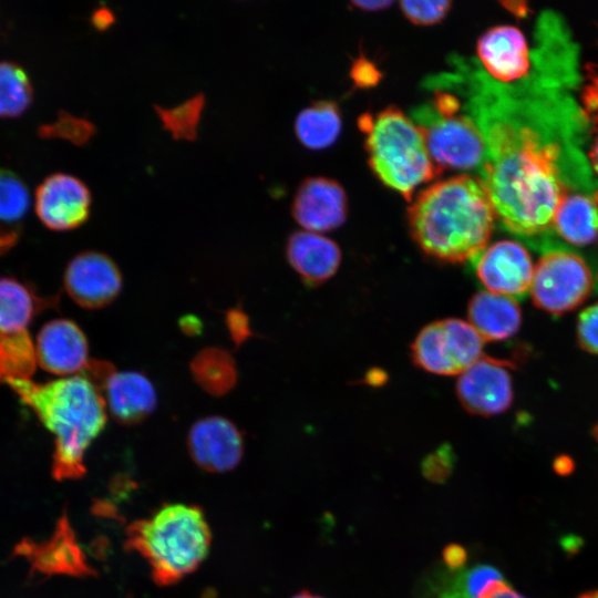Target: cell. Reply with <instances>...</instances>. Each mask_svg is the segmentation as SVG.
Segmentation results:
<instances>
[{"label": "cell", "mask_w": 598, "mask_h": 598, "mask_svg": "<svg viewBox=\"0 0 598 598\" xmlns=\"http://www.w3.org/2000/svg\"><path fill=\"white\" fill-rule=\"evenodd\" d=\"M291 598H323V597L318 596V595H313V594H311V592L305 590V591H300V592L296 594V595H295L293 597H291Z\"/></svg>", "instance_id": "cell-42"}, {"label": "cell", "mask_w": 598, "mask_h": 598, "mask_svg": "<svg viewBox=\"0 0 598 598\" xmlns=\"http://www.w3.org/2000/svg\"><path fill=\"white\" fill-rule=\"evenodd\" d=\"M445 567L451 571H457L463 569L467 553L465 548L458 544L447 545L442 553Z\"/></svg>", "instance_id": "cell-35"}, {"label": "cell", "mask_w": 598, "mask_h": 598, "mask_svg": "<svg viewBox=\"0 0 598 598\" xmlns=\"http://www.w3.org/2000/svg\"><path fill=\"white\" fill-rule=\"evenodd\" d=\"M287 259L306 283H322L338 270L341 261L339 246L318 233L296 231L286 247Z\"/></svg>", "instance_id": "cell-19"}, {"label": "cell", "mask_w": 598, "mask_h": 598, "mask_svg": "<svg viewBox=\"0 0 598 598\" xmlns=\"http://www.w3.org/2000/svg\"><path fill=\"white\" fill-rule=\"evenodd\" d=\"M555 471L560 475L569 474L573 470V462L567 457H559L555 461Z\"/></svg>", "instance_id": "cell-39"}, {"label": "cell", "mask_w": 598, "mask_h": 598, "mask_svg": "<svg viewBox=\"0 0 598 598\" xmlns=\"http://www.w3.org/2000/svg\"><path fill=\"white\" fill-rule=\"evenodd\" d=\"M443 73L460 94L485 143L478 171L495 216L512 234L540 247L569 193L595 194L585 142L589 121L571 82L530 70L527 78L503 84L477 61L455 56Z\"/></svg>", "instance_id": "cell-1"}, {"label": "cell", "mask_w": 598, "mask_h": 598, "mask_svg": "<svg viewBox=\"0 0 598 598\" xmlns=\"http://www.w3.org/2000/svg\"><path fill=\"white\" fill-rule=\"evenodd\" d=\"M456 456L450 444H443L427 454L421 462L423 476L430 482L442 484L451 476Z\"/></svg>", "instance_id": "cell-30"}, {"label": "cell", "mask_w": 598, "mask_h": 598, "mask_svg": "<svg viewBox=\"0 0 598 598\" xmlns=\"http://www.w3.org/2000/svg\"><path fill=\"white\" fill-rule=\"evenodd\" d=\"M348 200L342 186L327 177H308L299 185L291 205L296 221L311 233L337 229L347 218Z\"/></svg>", "instance_id": "cell-15"}, {"label": "cell", "mask_w": 598, "mask_h": 598, "mask_svg": "<svg viewBox=\"0 0 598 598\" xmlns=\"http://www.w3.org/2000/svg\"><path fill=\"white\" fill-rule=\"evenodd\" d=\"M189 367L195 382L210 395H225L237 383L235 359L225 349L205 348L192 359Z\"/></svg>", "instance_id": "cell-24"}, {"label": "cell", "mask_w": 598, "mask_h": 598, "mask_svg": "<svg viewBox=\"0 0 598 598\" xmlns=\"http://www.w3.org/2000/svg\"><path fill=\"white\" fill-rule=\"evenodd\" d=\"M205 106V95L197 93L181 105L165 109L156 105L154 109L163 125L174 140L194 141Z\"/></svg>", "instance_id": "cell-26"}, {"label": "cell", "mask_w": 598, "mask_h": 598, "mask_svg": "<svg viewBox=\"0 0 598 598\" xmlns=\"http://www.w3.org/2000/svg\"><path fill=\"white\" fill-rule=\"evenodd\" d=\"M226 322L234 342L239 346L251 336L248 317L240 309H231L227 312Z\"/></svg>", "instance_id": "cell-34"}, {"label": "cell", "mask_w": 598, "mask_h": 598, "mask_svg": "<svg viewBox=\"0 0 598 598\" xmlns=\"http://www.w3.org/2000/svg\"><path fill=\"white\" fill-rule=\"evenodd\" d=\"M475 274L489 292L522 299L530 290L534 267L528 251L514 240L486 247L474 260Z\"/></svg>", "instance_id": "cell-13"}, {"label": "cell", "mask_w": 598, "mask_h": 598, "mask_svg": "<svg viewBox=\"0 0 598 598\" xmlns=\"http://www.w3.org/2000/svg\"><path fill=\"white\" fill-rule=\"evenodd\" d=\"M115 17L109 8H99L96 9L91 17L92 24L95 29L100 31L106 30L113 24Z\"/></svg>", "instance_id": "cell-36"}, {"label": "cell", "mask_w": 598, "mask_h": 598, "mask_svg": "<svg viewBox=\"0 0 598 598\" xmlns=\"http://www.w3.org/2000/svg\"><path fill=\"white\" fill-rule=\"evenodd\" d=\"M29 205L24 183L12 172L0 168V220H19L28 212Z\"/></svg>", "instance_id": "cell-28"}, {"label": "cell", "mask_w": 598, "mask_h": 598, "mask_svg": "<svg viewBox=\"0 0 598 598\" xmlns=\"http://www.w3.org/2000/svg\"><path fill=\"white\" fill-rule=\"evenodd\" d=\"M31 571L43 576L90 577L95 575L68 515L58 519L51 536L41 542L23 539L14 548Z\"/></svg>", "instance_id": "cell-9"}, {"label": "cell", "mask_w": 598, "mask_h": 598, "mask_svg": "<svg viewBox=\"0 0 598 598\" xmlns=\"http://www.w3.org/2000/svg\"><path fill=\"white\" fill-rule=\"evenodd\" d=\"M352 4L357 7L358 9L364 10V11H380L390 7L392 4V1H386V0L385 1L383 0L352 1Z\"/></svg>", "instance_id": "cell-37"}, {"label": "cell", "mask_w": 598, "mask_h": 598, "mask_svg": "<svg viewBox=\"0 0 598 598\" xmlns=\"http://www.w3.org/2000/svg\"><path fill=\"white\" fill-rule=\"evenodd\" d=\"M34 347L37 363L63 378L82 373L90 362L86 337L72 320L55 319L45 323Z\"/></svg>", "instance_id": "cell-16"}, {"label": "cell", "mask_w": 598, "mask_h": 598, "mask_svg": "<svg viewBox=\"0 0 598 598\" xmlns=\"http://www.w3.org/2000/svg\"><path fill=\"white\" fill-rule=\"evenodd\" d=\"M30 406L54 435L52 475L58 481L84 476L85 452L103 432L106 403L101 391L83 374L47 383L30 379L3 381Z\"/></svg>", "instance_id": "cell-3"}, {"label": "cell", "mask_w": 598, "mask_h": 598, "mask_svg": "<svg viewBox=\"0 0 598 598\" xmlns=\"http://www.w3.org/2000/svg\"><path fill=\"white\" fill-rule=\"evenodd\" d=\"M406 216L413 240L427 256L462 264L487 247L495 212L481 181L458 175L423 189Z\"/></svg>", "instance_id": "cell-2"}, {"label": "cell", "mask_w": 598, "mask_h": 598, "mask_svg": "<svg viewBox=\"0 0 598 598\" xmlns=\"http://www.w3.org/2000/svg\"><path fill=\"white\" fill-rule=\"evenodd\" d=\"M594 288V276L582 257L566 249L548 247L534 268L530 296L534 305L553 315L580 306Z\"/></svg>", "instance_id": "cell-8"}, {"label": "cell", "mask_w": 598, "mask_h": 598, "mask_svg": "<svg viewBox=\"0 0 598 598\" xmlns=\"http://www.w3.org/2000/svg\"><path fill=\"white\" fill-rule=\"evenodd\" d=\"M597 69H598V66H597ZM594 78H595L596 87L598 90V71H594Z\"/></svg>", "instance_id": "cell-44"}, {"label": "cell", "mask_w": 598, "mask_h": 598, "mask_svg": "<svg viewBox=\"0 0 598 598\" xmlns=\"http://www.w3.org/2000/svg\"><path fill=\"white\" fill-rule=\"evenodd\" d=\"M509 361L483 355L458 375L456 395L470 413L491 416L506 411L513 401Z\"/></svg>", "instance_id": "cell-11"}, {"label": "cell", "mask_w": 598, "mask_h": 598, "mask_svg": "<svg viewBox=\"0 0 598 598\" xmlns=\"http://www.w3.org/2000/svg\"><path fill=\"white\" fill-rule=\"evenodd\" d=\"M551 230L574 246L592 244L598 238V200L595 194H567L557 207Z\"/></svg>", "instance_id": "cell-21"}, {"label": "cell", "mask_w": 598, "mask_h": 598, "mask_svg": "<svg viewBox=\"0 0 598 598\" xmlns=\"http://www.w3.org/2000/svg\"><path fill=\"white\" fill-rule=\"evenodd\" d=\"M576 332L579 346L589 353L598 354V302L579 313Z\"/></svg>", "instance_id": "cell-31"}, {"label": "cell", "mask_w": 598, "mask_h": 598, "mask_svg": "<svg viewBox=\"0 0 598 598\" xmlns=\"http://www.w3.org/2000/svg\"><path fill=\"white\" fill-rule=\"evenodd\" d=\"M589 158H590L589 163H590L591 168H594L596 173L598 174V133L595 136L594 142L591 144Z\"/></svg>", "instance_id": "cell-40"}, {"label": "cell", "mask_w": 598, "mask_h": 598, "mask_svg": "<svg viewBox=\"0 0 598 598\" xmlns=\"http://www.w3.org/2000/svg\"><path fill=\"white\" fill-rule=\"evenodd\" d=\"M42 301L25 286L11 278H0V340L28 334V326Z\"/></svg>", "instance_id": "cell-22"}, {"label": "cell", "mask_w": 598, "mask_h": 598, "mask_svg": "<svg viewBox=\"0 0 598 598\" xmlns=\"http://www.w3.org/2000/svg\"><path fill=\"white\" fill-rule=\"evenodd\" d=\"M485 340L465 320L446 318L425 326L411 346L413 363L439 374L456 375L483 357Z\"/></svg>", "instance_id": "cell-7"}, {"label": "cell", "mask_w": 598, "mask_h": 598, "mask_svg": "<svg viewBox=\"0 0 598 598\" xmlns=\"http://www.w3.org/2000/svg\"><path fill=\"white\" fill-rule=\"evenodd\" d=\"M359 128L365 135L368 163L374 175L406 200L414 189L440 173L424 137L401 110L388 106L378 114L360 115Z\"/></svg>", "instance_id": "cell-5"}, {"label": "cell", "mask_w": 598, "mask_h": 598, "mask_svg": "<svg viewBox=\"0 0 598 598\" xmlns=\"http://www.w3.org/2000/svg\"><path fill=\"white\" fill-rule=\"evenodd\" d=\"M350 75L359 87H372L378 84L381 73L377 66L364 58H359L352 64Z\"/></svg>", "instance_id": "cell-33"}, {"label": "cell", "mask_w": 598, "mask_h": 598, "mask_svg": "<svg viewBox=\"0 0 598 598\" xmlns=\"http://www.w3.org/2000/svg\"><path fill=\"white\" fill-rule=\"evenodd\" d=\"M432 96L411 116L421 131L435 165L451 169H481L485 159L483 135L465 110L460 94L441 74L430 78Z\"/></svg>", "instance_id": "cell-6"}, {"label": "cell", "mask_w": 598, "mask_h": 598, "mask_svg": "<svg viewBox=\"0 0 598 598\" xmlns=\"http://www.w3.org/2000/svg\"><path fill=\"white\" fill-rule=\"evenodd\" d=\"M92 195L86 184L76 176L55 173L37 188L34 208L39 219L56 231L83 225L90 216Z\"/></svg>", "instance_id": "cell-12"}, {"label": "cell", "mask_w": 598, "mask_h": 598, "mask_svg": "<svg viewBox=\"0 0 598 598\" xmlns=\"http://www.w3.org/2000/svg\"><path fill=\"white\" fill-rule=\"evenodd\" d=\"M451 579L455 589L467 598H486L505 582L501 571L489 565L451 571Z\"/></svg>", "instance_id": "cell-27"}, {"label": "cell", "mask_w": 598, "mask_h": 598, "mask_svg": "<svg viewBox=\"0 0 598 598\" xmlns=\"http://www.w3.org/2000/svg\"><path fill=\"white\" fill-rule=\"evenodd\" d=\"M579 598H598V591L587 592V594L580 596Z\"/></svg>", "instance_id": "cell-43"}, {"label": "cell", "mask_w": 598, "mask_h": 598, "mask_svg": "<svg viewBox=\"0 0 598 598\" xmlns=\"http://www.w3.org/2000/svg\"><path fill=\"white\" fill-rule=\"evenodd\" d=\"M563 544L564 546L568 544V546H566L565 548L571 551L574 549L579 548L580 542L578 538H574L570 536L568 539H565Z\"/></svg>", "instance_id": "cell-41"}, {"label": "cell", "mask_w": 598, "mask_h": 598, "mask_svg": "<svg viewBox=\"0 0 598 598\" xmlns=\"http://www.w3.org/2000/svg\"><path fill=\"white\" fill-rule=\"evenodd\" d=\"M467 316L468 322L485 341L513 337L522 323V311L515 299L487 290L471 298Z\"/></svg>", "instance_id": "cell-20"}, {"label": "cell", "mask_w": 598, "mask_h": 598, "mask_svg": "<svg viewBox=\"0 0 598 598\" xmlns=\"http://www.w3.org/2000/svg\"><path fill=\"white\" fill-rule=\"evenodd\" d=\"M482 69L495 81L513 84L527 78L530 50L524 34L515 27L498 25L487 30L477 41Z\"/></svg>", "instance_id": "cell-17"}, {"label": "cell", "mask_w": 598, "mask_h": 598, "mask_svg": "<svg viewBox=\"0 0 598 598\" xmlns=\"http://www.w3.org/2000/svg\"><path fill=\"white\" fill-rule=\"evenodd\" d=\"M596 198H597V200H598V192H597V194H596Z\"/></svg>", "instance_id": "cell-45"}, {"label": "cell", "mask_w": 598, "mask_h": 598, "mask_svg": "<svg viewBox=\"0 0 598 598\" xmlns=\"http://www.w3.org/2000/svg\"><path fill=\"white\" fill-rule=\"evenodd\" d=\"M244 445L243 433L237 425L219 415L197 420L187 435L192 460L209 473L234 470L243 458Z\"/></svg>", "instance_id": "cell-14"}, {"label": "cell", "mask_w": 598, "mask_h": 598, "mask_svg": "<svg viewBox=\"0 0 598 598\" xmlns=\"http://www.w3.org/2000/svg\"><path fill=\"white\" fill-rule=\"evenodd\" d=\"M125 535V548L146 560L158 586L174 585L195 571L212 543L203 509L184 503L163 505L150 517L131 523Z\"/></svg>", "instance_id": "cell-4"}, {"label": "cell", "mask_w": 598, "mask_h": 598, "mask_svg": "<svg viewBox=\"0 0 598 598\" xmlns=\"http://www.w3.org/2000/svg\"><path fill=\"white\" fill-rule=\"evenodd\" d=\"M524 598V597H523Z\"/></svg>", "instance_id": "cell-46"}, {"label": "cell", "mask_w": 598, "mask_h": 598, "mask_svg": "<svg viewBox=\"0 0 598 598\" xmlns=\"http://www.w3.org/2000/svg\"><path fill=\"white\" fill-rule=\"evenodd\" d=\"M451 4V1H401L400 9L414 24L431 25L446 17Z\"/></svg>", "instance_id": "cell-29"}, {"label": "cell", "mask_w": 598, "mask_h": 598, "mask_svg": "<svg viewBox=\"0 0 598 598\" xmlns=\"http://www.w3.org/2000/svg\"><path fill=\"white\" fill-rule=\"evenodd\" d=\"M106 409L122 425L143 422L155 410L156 390L151 380L141 372H114L104 388Z\"/></svg>", "instance_id": "cell-18"}, {"label": "cell", "mask_w": 598, "mask_h": 598, "mask_svg": "<svg viewBox=\"0 0 598 598\" xmlns=\"http://www.w3.org/2000/svg\"><path fill=\"white\" fill-rule=\"evenodd\" d=\"M64 288L80 307L96 310L111 305L121 293L122 272L115 261L104 252L86 250L68 264Z\"/></svg>", "instance_id": "cell-10"}, {"label": "cell", "mask_w": 598, "mask_h": 598, "mask_svg": "<svg viewBox=\"0 0 598 598\" xmlns=\"http://www.w3.org/2000/svg\"><path fill=\"white\" fill-rule=\"evenodd\" d=\"M18 240L17 234L13 231H4L0 229V254L9 250Z\"/></svg>", "instance_id": "cell-38"}, {"label": "cell", "mask_w": 598, "mask_h": 598, "mask_svg": "<svg viewBox=\"0 0 598 598\" xmlns=\"http://www.w3.org/2000/svg\"><path fill=\"white\" fill-rule=\"evenodd\" d=\"M32 85L22 68L12 62H0V117L21 115L31 104Z\"/></svg>", "instance_id": "cell-25"}, {"label": "cell", "mask_w": 598, "mask_h": 598, "mask_svg": "<svg viewBox=\"0 0 598 598\" xmlns=\"http://www.w3.org/2000/svg\"><path fill=\"white\" fill-rule=\"evenodd\" d=\"M341 127V113L333 101L312 103L299 112L295 122L298 141L316 151L331 146L339 137Z\"/></svg>", "instance_id": "cell-23"}, {"label": "cell", "mask_w": 598, "mask_h": 598, "mask_svg": "<svg viewBox=\"0 0 598 598\" xmlns=\"http://www.w3.org/2000/svg\"><path fill=\"white\" fill-rule=\"evenodd\" d=\"M423 598H467L455 589L451 580V571L437 570L425 584Z\"/></svg>", "instance_id": "cell-32"}]
</instances>
